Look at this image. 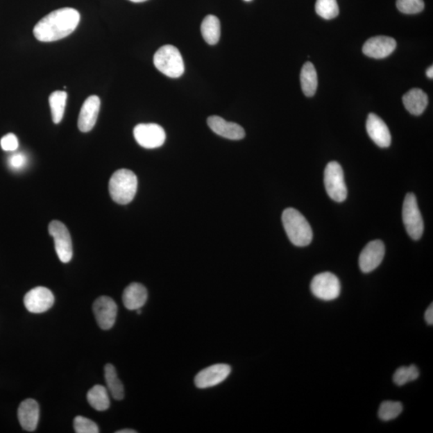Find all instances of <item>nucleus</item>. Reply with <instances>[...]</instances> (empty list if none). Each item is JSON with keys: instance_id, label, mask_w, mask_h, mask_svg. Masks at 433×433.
Returning a JSON list of instances; mask_svg holds the SVG:
<instances>
[{"instance_id": "obj_1", "label": "nucleus", "mask_w": 433, "mask_h": 433, "mask_svg": "<svg viewBox=\"0 0 433 433\" xmlns=\"http://www.w3.org/2000/svg\"><path fill=\"white\" fill-rule=\"evenodd\" d=\"M80 20L77 10L64 8L46 15L35 26V37L41 42H53L64 39L74 32Z\"/></svg>"}, {"instance_id": "obj_2", "label": "nucleus", "mask_w": 433, "mask_h": 433, "mask_svg": "<svg viewBox=\"0 0 433 433\" xmlns=\"http://www.w3.org/2000/svg\"><path fill=\"white\" fill-rule=\"evenodd\" d=\"M282 221L288 239L296 246H307L313 239L312 229L300 211L287 208L282 214Z\"/></svg>"}, {"instance_id": "obj_3", "label": "nucleus", "mask_w": 433, "mask_h": 433, "mask_svg": "<svg viewBox=\"0 0 433 433\" xmlns=\"http://www.w3.org/2000/svg\"><path fill=\"white\" fill-rule=\"evenodd\" d=\"M137 178L131 170H117L110 178L108 189L115 203L126 205L132 202L137 194Z\"/></svg>"}, {"instance_id": "obj_4", "label": "nucleus", "mask_w": 433, "mask_h": 433, "mask_svg": "<svg viewBox=\"0 0 433 433\" xmlns=\"http://www.w3.org/2000/svg\"><path fill=\"white\" fill-rule=\"evenodd\" d=\"M158 70L170 78H178L185 71L184 61L179 50L173 45L160 48L153 58Z\"/></svg>"}, {"instance_id": "obj_5", "label": "nucleus", "mask_w": 433, "mask_h": 433, "mask_svg": "<svg viewBox=\"0 0 433 433\" xmlns=\"http://www.w3.org/2000/svg\"><path fill=\"white\" fill-rule=\"evenodd\" d=\"M324 185L329 197L334 202L343 203L346 200L348 189L343 170L338 162H331L327 164L324 170Z\"/></svg>"}, {"instance_id": "obj_6", "label": "nucleus", "mask_w": 433, "mask_h": 433, "mask_svg": "<svg viewBox=\"0 0 433 433\" xmlns=\"http://www.w3.org/2000/svg\"><path fill=\"white\" fill-rule=\"evenodd\" d=\"M402 218H403L407 233L410 238L419 240L424 233L425 226L414 194L409 193L405 196Z\"/></svg>"}, {"instance_id": "obj_7", "label": "nucleus", "mask_w": 433, "mask_h": 433, "mask_svg": "<svg viewBox=\"0 0 433 433\" xmlns=\"http://www.w3.org/2000/svg\"><path fill=\"white\" fill-rule=\"evenodd\" d=\"M311 290L319 300L332 301L339 296L341 285L337 276L332 273L323 272L313 278Z\"/></svg>"}, {"instance_id": "obj_8", "label": "nucleus", "mask_w": 433, "mask_h": 433, "mask_svg": "<svg viewBox=\"0 0 433 433\" xmlns=\"http://www.w3.org/2000/svg\"><path fill=\"white\" fill-rule=\"evenodd\" d=\"M49 234L55 241V248L60 260L68 264L74 255L71 235L66 226L60 221H51L49 226Z\"/></svg>"}, {"instance_id": "obj_9", "label": "nucleus", "mask_w": 433, "mask_h": 433, "mask_svg": "<svg viewBox=\"0 0 433 433\" xmlns=\"http://www.w3.org/2000/svg\"><path fill=\"white\" fill-rule=\"evenodd\" d=\"M137 142L143 148L151 149L161 147L166 142L164 128L157 124H139L133 130Z\"/></svg>"}, {"instance_id": "obj_10", "label": "nucleus", "mask_w": 433, "mask_h": 433, "mask_svg": "<svg viewBox=\"0 0 433 433\" xmlns=\"http://www.w3.org/2000/svg\"><path fill=\"white\" fill-rule=\"evenodd\" d=\"M55 297L49 289L37 287L26 294L24 303L31 313L40 314L49 310L53 306Z\"/></svg>"}, {"instance_id": "obj_11", "label": "nucleus", "mask_w": 433, "mask_h": 433, "mask_svg": "<svg viewBox=\"0 0 433 433\" xmlns=\"http://www.w3.org/2000/svg\"><path fill=\"white\" fill-rule=\"evenodd\" d=\"M231 373L230 366L218 364L206 368L195 376L194 384L201 389L212 388L223 383Z\"/></svg>"}, {"instance_id": "obj_12", "label": "nucleus", "mask_w": 433, "mask_h": 433, "mask_svg": "<svg viewBox=\"0 0 433 433\" xmlns=\"http://www.w3.org/2000/svg\"><path fill=\"white\" fill-rule=\"evenodd\" d=\"M385 246L381 240L370 241L360 253L359 266L364 273H370L377 268L384 260Z\"/></svg>"}, {"instance_id": "obj_13", "label": "nucleus", "mask_w": 433, "mask_h": 433, "mask_svg": "<svg viewBox=\"0 0 433 433\" xmlns=\"http://www.w3.org/2000/svg\"><path fill=\"white\" fill-rule=\"evenodd\" d=\"M118 307L110 297L101 296L94 303V312L96 322L103 330H110L116 323Z\"/></svg>"}, {"instance_id": "obj_14", "label": "nucleus", "mask_w": 433, "mask_h": 433, "mask_svg": "<svg viewBox=\"0 0 433 433\" xmlns=\"http://www.w3.org/2000/svg\"><path fill=\"white\" fill-rule=\"evenodd\" d=\"M396 41L389 36L378 35L366 41L363 53L374 59H384L393 53Z\"/></svg>"}, {"instance_id": "obj_15", "label": "nucleus", "mask_w": 433, "mask_h": 433, "mask_svg": "<svg viewBox=\"0 0 433 433\" xmlns=\"http://www.w3.org/2000/svg\"><path fill=\"white\" fill-rule=\"evenodd\" d=\"M101 108V100L97 96H90L82 105L78 128L81 132L87 133L94 128Z\"/></svg>"}, {"instance_id": "obj_16", "label": "nucleus", "mask_w": 433, "mask_h": 433, "mask_svg": "<svg viewBox=\"0 0 433 433\" xmlns=\"http://www.w3.org/2000/svg\"><path fill=\"white\" fill-rule=\"evenodd\" d=\"M207 124L211 130L230 140H241L246 136L244 128L238 124L226 121L219 116L210 117Z\"/></svg>"}, {"instance_id": "obj_17", "label": "nucleus", "mask_w": 433, "mask_h": 433, "mask_svg": "<svg viewBox=\"0 0 433 433\" xmlns=\"http://www.w3.org/2000/svg\"><path fill=\"white\" fill-rule=\"evenodd\" d=\"M366 128L371 139L380 148H388L391 142V133L385 122L380 117L370 113Z\"/></svg>"}, {"instance_id": "obj_18", "label": "nucleus", "mask_w": 433, "mask_h": 433, "mask_svg": "<svg viewBox=\"0 0 433 433\" xmlns=\"http://www.w3.org/2000/svg\"><path fill=\"white\" fill-rule=\"evenodd\" d=\"M18 418L24 430L35 431L40 419V407L37 402L33 399L24 400L19 407Z\"/></svg>"}, {"instance_id": "obj_19", "label": "nucleus", "mask_w": 433, "mask_h": 433, "mask_svg": "<svg viewBox=\"0 0 433 433\" xmlns=\"http://www.w3.org/2000/svg\"><path fill=\"white\" fill-rule=\"evenodd\" d=\"M124 305L130 311L141 309L148 300L147 289L141 283L133 282L124 291L122 296Z\"/></svg>"}, {"instance_id": "obj_20", "label": "nucleus", "mask_w": 433, "mask_h": 433, "mask_svg": "<svg viewBox=\"0 0 433 433\" xmlns=\"http://www.w3.org/2000/svg\"><path fill=\"white\" fill-rule=\"evenodd\" d=\"M404 105L411 114L420 116L425 112L429 97L425 92L420 89H412L403 96Z\"/></svg>"}, {"instance_id": "obj_21", "label": "nucleus", "mask_w": 433, "mask_h": 433, "mask_svg": "<svg viewBox=\"0 0 433 433\" xmlns=\"http://www.w3.org/2000/svg\"><path fill=\"white\" fill-rule=\"evenodd\" d=\"M301 87L303 94L308 97L316 94L318 87V76L316 68L311 62L304 64L300 74Z\"/></svg>"}, {"instance_id": "obj_22", "label": "nucleus", "mask_w": 433, "mask_h": 433, "mask_svg": "<svg viewBox=\"0 0 433 433\" xmlns=\"http://www.w3.org/2000/svg\"><path fill=\"white\" fill-rule=\"evenodd\" d=\"M201 32L206 43L210 45L218 44L221 36V24L219 18L213 15H207L201 26Z\"/></svg>"}, {"instance_id": "obj_23", "label": "nucleus", "mask_w": 433, "mask_h": 433, "mask_svg": "<svg viewBox=\"0 0 433 433\" xmlns=\"http://www.w3.org/2000/svg\"><path fill=\"white\" fill-rule=\"evenodd\" d=\"M90 405L96 411H106L110 406V396L105 387L95 385L87 394Z\"/></svg>"}, {"instance_id": "obj_24", "label": "nucleus", "mask_w": 433, "mask_h": 433, "mask_svg": "<svg viewBox=\"0 0 433 433\" xmlns=\"http://www.w3.org/2000/svg\"><path fill=\"white\" fill-rule=\"evenodd\" d=\"M105 378L108 389L113 398L121 400L125 397V389L121 381L118 378L114 366L108 364L105 367Z\"/></svg>"}, {"instance_id": "obj_25", "label": "nucleus", "mask_w": 433, "mask_h": 433, "mask_svg": "<svg viewBox=\"0 0 433 433\" xmlns=\"http://www.w3.org/2000/svg\"><path fill=\"white\" fill-rule=\"evenodd\" d=\"M67 97L68 95L64 91H56L49 96L51 117H53V121L55 124H59L63 119Z\"/></svg>"}, {"instance_id": "obj_26", "label": "nucleus", "mask_w": 433, "mask_h": 433, "mask_svg": "<svg viewBox=\"0 0 433 433\" xmlns=\"http://www.w3.org/2000/svg\"><path fill=\"white\" fill-rule=\"evenodd\" d=\"M419 370L416 366L411 365L409 367H400L396 371L393 375V381L396 385L403 386L411 382L419 377Z\"/></svg>"}, {"instance_id": "obj_27", "label": "nucleus", "mask_w": 433, "mask_h": 433, "mask_svg": "<svg viewBox=\"0 0 433 433\" xmlns=\"http://www.w3.org/2000/svg\"><path fill=\"white\" fill-rule=\"evenodd\" d=\"M316 13L325 19H332L338 17L339 9L337 0H317Z\"/></svg>"}, {"instance_id": "obj_28", "label": "nucleus", "mask_w": 433, "mask_h": 433, "mask_svg": "<svg viewBox=\"0 0 433 433\" xmlns=\"http://www.w3.org/2000/svg\"><path fill=\"white\" fill-rule=\"evenodd\" d=\"M403 411V405L400 402L384 401L381 404L378 412L379 417L384 421L394 420Z\"/></svg>"}, {"instance_id": "obj_29", "label": "nucleus", "mask_w": 433, "mask_h": 433, "mask_svg": "<svg viewBox=\"0 0 433 433\" xmlns=\"http://www.w3.org/2000/svg\"><path fill=\"white\" fill-rule=\"evenodd\" d=\"M396 7L405 14L420 13L425 8L424 0H397Z\"/></svg>"}, {"instance_id": "obj_30", "label": "nucleus", "mask_w": 433, "mask_h": 433, "mask_svg": "<svg viewBox=\"0 0 433 433\" xmlns=\"http://www.w3.org/2000/svg\"><path fill=\"white\" fill-rule=\"evenodd\" d=\"M74 423V430L77 433H98L100 432L99 427L96 423L86 418V417L76 416Z\"/></svg>"}, {"instance_id": "obj_31", "label": "nucleus", "mask_w": 433, "mask_h": 433, "mask_svg": "<svg viewBox=\"0 0 433 433\" xmlns=\"http://www.w3.org/2000/svg\"><path fill=\"white\" fill-rule=\"evenodd\" d=\"M0 144H1V148L4 151L14 152L19 147L18 138L15 134L8 133L2 137Z\"/></svg>"}, {"instance_id": "obj_32", "label": "nucleus", "mask_w": 433, "mask_h": 433, "mask_svg": "<svg viewBox=\"0 0 433 433\" xmlns=\"http://www.w3.org/2000/svg\"><path fill=\"white\" fill-rule=\"evenodd\" d=\"M9 167L14 170L22 169L27 164V158L22 153H17L9 158Z\"/></svg>"}, {"instance_id": "obj_33", "label": "nucleus", "mask_w": 433, "mask_h": 433, "mask_svg": "<svg viewBox=\"0 0 433 433\" xmlns=\"http://www.w3.org/2000/svg\"><path fill=\"white\" fill-rule=\"evenodd\" d=\"M425 321H426L427 324H429V325H432L433 324V305H432V303L429 307V308L427 309V311L425 312Z\"/></svg>"}, {"instance_id": "obj_34", "label": "nucleus", "mask_w": 433, "mask_h": 433, "mask_svg": "<svg viewBox=\"0 0 433 433\" xmlns=\"http://www.w3.org/2000/svg\"><path fill=\"white\" fill-rule=\"evenodd\" d=\"M426 74H427V76L429 77V78L430 79L433 78V67L432 66L430 67V68L427 69Z\"/></svg>"}, {"instance_id": "obj_35", "label": "nucleus", "mask_w": 433, "mask_h": 433, "mask_svg": "<svg viewBox=\"0 0 433 433\" xmlns=\"http://www.w3.org/2000/svg\"><path fill=\"white\" fill-rule=\"evenodd\" d=\"M137 432L133 430H122L116 432V433H137Z\"/></svg>"}, {"instance_id": "obj_36", "label": "nucleus", "mask_w": 433, "mask_h": 433, "mask_svg": "<svg viewBox=\"0 0 433 433\" xmlns=\"http://www.w3.org/2000/svg\"><path fill=\"white\" fill-rule=\"evenodd\" d=\"M130 1L133 3H143L147 1V0H130Z\"/></svg>"}, {"instance_id": "obj_37", "label": "nucleus", "mask_w": 433, "mask_h": 433, "mask_svg": "<svg viewBox=\"0 0 433 433\" xmlns=\"http://www.w3.org/2000/svg\"><path fill=\"white\" fill-rule=\"evenodd\" d=\"M244 1H246V2H251V1H252V0H244Z\"/></svg>"}]
</instances>
